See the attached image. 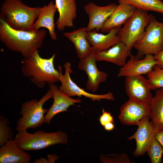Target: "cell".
Segmentation results:
<instances>
[{
  "mask_svg": "<svg viewBox=\"0 0 163 163\" xmlns=\"http://www.w3.org/2000/svg\"><path fill=\"white\" fill-rule=\"evenodd\" d=\"M152 90L163 88V69L157 65L146 75Z\"/></svg>",
  "mask_w": 163,
  "mask_h": 163,
  "instance_id": "d4e9b609",
  "label": "cell"
},
{
  "mask_svg": "<svg viewBox=\"0 0 163 163\" xmlns=\"http://www.w3.org/2000/svg\"><path fill=\"white\" fill-rule=\"evenodd\" d=\"M151 122L158 131H163V88L157 89L150 104Z\"/></svg>",
  "mask_w": 163,
  "mask_h": 163,
  "instance_id": "603a6c76",
  "label": "cell"
},
{
  "mask_svg": "<svg viewBox=\"0 0 163 163\" xmlns=\"http://www.w3.org/2000/svg\"><path fill=\"white\" fill-rule=\"evenodd\" d=\"M138 128L133 135L127 138L129 140L135 139L136 142V148L133 154L136 157L143 155L152 140L155 138V135L157 130L149 119L141 122L138 125Z\"/></svg>",
  "mask_w": 163,
  "mask_h": 163,
  "instance_id": "5bb4252c",
  "label": "cell"
},
{
  "mask_svg": "<svg viewBox=\"0 0 163 163\" xmlns=\"http://www.w3.org/2000/svg\"><path fill=\"white\" fill-rule=\"evenodd\" d=\"M155 137L163 149V131H157L155 133Z\"/></svg>",
  "mask_w": 163,
  "mask_h": 163,
  "instance_id": "4dcf8cb0",
  "label": "cell"
},
{
  "mask_svg": "<svg viewBox=\"0 0 163 163\" xmlns=\"http://www.w3.org/2000/svg\"><path fill=\"white\" fill-rule=\"evenodd\" d=\"M117 6L115 3H110L103 6L91 2L84 7L85 12L88 15L89 21L86 27L87 32L101 30L104 24L113 12Z\"/></svg>",
  "mask_w": 163,
  "mask_h": 163,
  "instance_id": "7c38bea8",
  "label": "cell"
},
{
  "mask_svg": "<svg viewBox=\"0 0 163 163\" xmlns=\"http://www.w3.org/2000/svg\"><path fill=\"white\" fill-rule=\"evenodd\" d=\"M101 161L106 163H132L128 156L125 153L102 155L100 157Z\"/></svg>",
  "mask_w": 163,
  "mask_h": 163,
  "instance_id": "83f0119b",
  "label": "cell"
},
{
  "mask_svg": "<svg viewBox=\"0 0 163 163\" xmlns=\"http://www.w3.org/2000/svg\"><path fill=\"white\" fill-rule=\"evenodd\" d=\"M87 32L86 27H83L63 33L64 36L74 44L80 60L85 59L94 50L87 38Z\"/></svg>",
  "mask_w": 163,
  "mask_h": 163,
  "instance_id": "44dd1931",
  "label": "cell"
},
{
  "mask_svg": "<svg viewBox=\"0 0 163 163\" xmlns=\"http://www.w3.org/2000/svg\"><path fill=\"white\" fill-rule=\"evenodd\" d=\"M36 50L29 57L24 58L21 71L23 75L39 88L60 82V73L55 68L54 60L56 54L49 59L43 58Z\"/></svg>",
  "mask_w": 163,
  "mask_h": 163,
  "instance_id": "7a4b0ae2",
  "label": "cell"
},
{
  "mask_svg": "<svg viewBox=\"0 0 163 163\" xmlns=\"http://www.w3.org/2000/svg\"><path fill=\"white\" fill-rule=\"evenodd\" d=\"M57 10L53 1L42 7L40 13L34 24L33 30L37 31L41 27H45L48 30L52 40H56L57 35L55 30L54 17Z\"/></svg>",
  "mask_w": 163,
  "mask_h": 163,
  "instance_id": "7402d4cb",
  "label": "cell"
},
{
  "mask_svg": "<svg viewBox=\"0 0 163 163\" xmlns=\"http://www.w3.org/2000/svg\"><path fill=\"white\" fill-rule=\"evenodd\" d=\"M55 5L59 13L56 24L58 30L62 32L66 27H73L77 16L75 0H55Z\"/></svg>",
  "mask_w": 163,
  "mask_h": 163,
  "instance_id": "e0dca14e",
  "label": "cell"
},
{
  "mask_svg": "<svg viewBox=\"0 0 163 163\" xmlns=\"http://www.w3.org/2000/svg\"><path fill=\"white\" fill-rule=\"evenodd\" d=\"M8 119L0 116V146L2 145L8 141L14 139V133L9 126Z\"/></svg>",
  "mask_w": 163,
  "mask_h": 163,
  "instance_id": "4316f807",
  "label": "cell"
},
{
  "mask_svg": "<svg viewBox=\"0 0 163 163\" xmlns=\"http://www.w3.org/2000/svg\"><path fill=\"white\" fill-rule=\"evenodd\" d=\"M152 15L148 11L137 9L117 34L120 41L131 50L143 37Z\"/></svg>",
  "mask_w": 163,
  "mask_h": 163,
  "instance_id": "8992f818",
  "label": "cell"
},
{
  "mask_svg": "<svg viewBox=\"0 0 163 163\" xmlns=\"http://www.w3.org/2000/svg\"><path fill=\"white\" fill-rule=\"evenodd\" d=\"M118 116L121 123L127 126H137L146 119H151L150 104L129 98L120 107Z\"/></svg>",
  "mask_w": 163,
  "mask_h": 163,
  "instance_id": "9c48e42d",
  "label": "cell"
},
{
  "mask_svg": "<svg viewBox=\"0 0 163 163\" xmlns=\"http://www.w3.org/2000/svg\"><path fill=\"white\" fill-rule=\"evenodd\" d=\"M126 92L129 98L150 104L153 97L148 79L143 75L126 77Z\"/></svg>",
  "mask_w": 163,
  "mask_h": 163,
  "instance_id": "30bf717a",
  "label": "cell"
},
{
  "mask_svg": "<svg viewBox=\"0 0 163 163\" xmlns=\"http://www.w3.org/2000/svg\"><path fill=\"white\" fill-rule=\"evenodd\" d=\"M41 8L29 7L21 0H5L0 8V19L15 29L32 31Z\"/></svg>",
  "mask_w": 163,
  "mask_h": 163,
  "instance_id": "3957f363",
  "label": "cell"
},
{
  "mask_svg": "<svg viewBox=\"0 0 163 163\" xmlns=\"http://www.w3.org/2000/svg\"><path fill=\"white\" fill-rule=\"evenodd\" d=\"M31 160L30 155L22 149L14 139L1 146L0 163H29Z\"/></svg>",
  "mask_w": 163,
  "mask_h": 163,
  "instance_id": "d6986e66",
  "label": "cell"
},
{
  "mask_svg": "<svg viewBox=\"0 0 163 163\" xmlns=\"http://www.w3.org/2000/svg\"><path fill=\"white\" fill-rule=\"evenodd\" d=\"M53 97L50 89L39 100L34 99L26 101L22 104L20 113L21 117L17 122L18 131L34 129L45 123V116L49 109L44 108V104Z\"/></svg>",
  "mask_w": 163,
  "mask_h": 163,
  "instance_id": "5b68a950",
  "label": "cell"
},
{
  "mask_svg": "<svg viewBox=\"0 0 163 163\" xmlns=\"http://www.w3.org/2000/svg\"><path fill=\"white\" fill-rule=\"evenodd\" d=\"M133 47L136 55L142 58L146 55H156L163 50V22H159L152 15L146 27L144 36L137 42Z\"/></svg>",
  "mask_w": 163,
  "mask_h": 163,
  "instance_id": "52a82bcc",
  "label": "cell"
},
{
  "mask_svg": "<svg viewBox=\"0 0 163 163\" xmlns=\"http://www.w3.org/2000/svg\"><path fill=\"white\" fill-rule=\"evenodd\" d=\"M157 64L154 55H146L143 58H139L137 55L131 54L125 65L120 68L117 76L126 77L147 75Z\"/></svg>",
  "mask_w": 163,
  "mask_h": 163,
  "instance_id": "8fae6325",
  "label": "cell"
},
{
  "mask_svg": "<svg viewBox=\"0 0 163 163\" xmlns=\"http://www.w3.org/2000/svg\"><path fill=\"white\" fill-rule=\"evenodd\" d=\"M95 51L94 49L86 58L80 60L78 64V68L84 71L88 76L86 89L93 92L97 91L101 83L106 81L108 75L106 72L97 69L94 56Z\"/></svg>",
  "mask_w": 163,
  "mask_h": 163,
  "instance_id": "4fadbf2b",
  "label": "cell"
},
{
  "mask_svg": "<svg viewBox=\"0 0 163 163\" xmlns=\"http://www.w3.org/2000/svg\"><path fill=\"white\" fill-rule=\"evenodd\" d=\"M71 63L67 62L63 65L65 73L62 74V67L60 65L58 66V69L60 73L59 80L61 85L59 86V89L62 92L69 97L85 96L86 98L92 100L93 101H100L101 99L114 101L115 97L113 94L111 92L103 94H91L82 88L75 83L72 79L70 73L72 72L71 69Z\"/></svg>",
  "mask_w": 163,
  "mask_h": 163,
  "instance_id": "ba28073f",
  "label": "cell"
},
{
  "mask_svg": "<svg viewBox=\"0 0 163 163\" xmlns=\"http://www.w3.org/2000/svg\"><path fill=\"white\" fill-rule=\"evenodd\" d=\"M131 54V50L120 41L106 50H95L94 53L97 61L108 62L121 67L125 65Z\"/></svg>",
  "mask_w": 163,
  "mask_h": 163,
  "instance_id": "2e32d148",
  "label": "cell"
},
{
  "mask_svg": "<svg viewBox=\"0 0 163 163\" xmlns=\"http://www.w3.org/2000/svg\"><path fill=\"white\" fill-rule=\"evenodd\" d=\"M120 29H113L106 34L94 31L87 32V38L95 51L106 50L120 41L117 35Z\"/></svg>",
  "mask_w": 163,
  "mask_h": 163,
  "instance_id": "ffe728a7",
  "label": "cell"
},
{
  "mask_svg": "<svg viewBox=\"0 0 163 163\" xmlns=\"http://www.w3.org/2000/svg\"><path fill=\"white\" fill-rule=\"evenodd\" d=\"M48 163H54L59 157L54 154L49 155H47Z\"/></svg>",
  "mask_w": 163,
  "mask_h": 163,
  "instance_id": "d6a6232c",
  "label": "cell"
},
{
  "mask_svg": "<svg viewBox=\"0 0 163 163\" xmlns=\"http://www.w3.org/2000/svg\"><path fill=\"white\" fill-rule=\"evenodd\" d=\"M99 120L101 124L103 126L108 123H114L113 118L111 113L105 111L104 108L102 109V114L100 116Z\"/></svg>",
  "mask_w": 163,
  "mask_h": 163,
  "instance_id": "f1b7e54d",
  "label": "cell"
},
{
  "mask_svg": "<svg viewBox=\"0 0 163 163\" xmlns=\"http://www.w3.org/2000/svg\"><path fill=\"white\" fill-rule=\"evenodd\" d=\"M146 152L152 163H160L162 161L163 149L159 142L154 139L149 145Z\"/></svg>",
  "mask_w": 163,
  "mask_h": 163,
  "instance_id": "484cf974",
  "label": "cell"
},
{
  "mask_svg": "<svg viewBox=\"0 0 163 163\" xmlns=\"http://www.w3.org/2000/svg\"><path fill=\"white\" fill-rule=\"evenodd\" d=\"M155 59L158 62L157 66L163 69V50L158 54L154 55Z\"/></svg>",
  "mask_w": 163,
  "mask_h": 163,
  "instance_id": "f546056e",
  "label": "cell"
},
{
  "mask_svg": "<svg viewBox=\"0 0 163 163\" xmlns=\"http://www.w3.org/2000/svg\"><path fill=\"white\" fill-rule=\"evenodd\" d=\"M119 3H126L137 9L153 11L163 14V2L161 0H118Z\"/></svg>",
  "mask_w": 163,
  "mask_h": 163,
  "instance_id": "cb8c5ba5",
  "label": "cell"
},
{
  "mask_svg": "<svg viewBox=\"0 0 163 163\" xmlns=\"http://www.w3.org/2000/svg\"><path fill=\"white\" fill-rule=\"evenodd\" d=\"M52 91L53 99V103L45 115V123L49 124L53 117L56 114L68 110V109L75 104L81 103L80 98L74 99L61 91L54 84L49 86Z\"/></svg>",
  "mask_w": 163,
  "mask_h": 163,
  "instance_id": "9a60e30c",
  "label": "cell"
},
{
  "mask_svg": "<svg viewBox=\"0 0 163 163\" xmlns=\"http://www.w3.org/2000/svg\"><path fill=\"white\" fill-rule=\"evenodd\" d=\"M46 34L44 29L37 31L15 29L0 19V40L7 48L20 53L24 58L29 57L41 47Z\"/></svg>",
  "mask_w": 163,
  "mask_h": 163,
  "instance_id": "6da1fadb",
  "label": "cell"
},
{
  "mask_svg": "<svg viewBox=\"0 0 163 163\" xmlns=\"http://www.w3.org/2000/svg\"><path fill=\"white\" fill-rule=\"evenodd\" d=\"M136 8L128 4L121 3L117 5L114 10L104 24L101 32L107 33L116 28H120L133 14Z\"/></svg>",
  "mask_w": 163,
  "mask_h": 163,
  "instance_id": "ac0fdd59",
  "label": "cell"
},
{
  "mask_svg": "<svg viewBox=\"0 0 163 163\" xmlns=\"http://www.w3.org/2000/svg\"><path fill=\"white\" fill-rule=\"evenodd\" d=\"M104 126L106 131H111L114 129L115 125L114 123L110 122L106 123Z\"/></svg>",
  "mask_w": 163,
  "mask_h": 163,
  "instance_id": "1f68e13d",
  "label": "cell"
},
{
  "mask_svg": "<svg viewBox=\"0 0 163 163\" xmlns=\"http://www.w3.org/2000/svg\"><path fill=\"white\" fill-rule=\"evenodd\" d=\"M14 140L25 151L39 150L59 144L66 145L68 141L66 133L61 131L48 133L42 130L33 133L27 132V130L18 131Z\"/></svg>",
  "mask_w": 163,
  "mask_h": 163,
  "instance_id": "277c9868",
  "label": "cell"
}]
</instances>
